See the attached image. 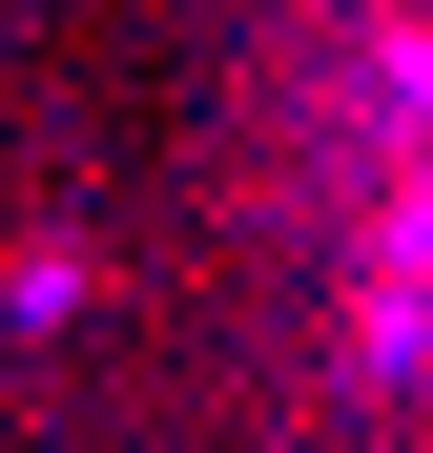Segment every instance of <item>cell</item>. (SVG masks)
<instances>
[{"mask_svg":"<svg viewBox=\"0 0 433 453\" xmlns=\"http://www.w3.org/2000/svg\"><path fill=\"white\" fill-rule=\"evenodd\" d=\"M392 104H413V124H433V21H413V42H392Z\"/></svg>","mask_w":433,"mask_h":453,"instance_id":"obj_1","label":"cell"}]
</instances>
